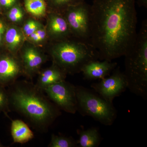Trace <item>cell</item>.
Returning a JSON list of instances; mask_svg holds the SVG:
<instances>
[{"instance_id":"obj_1","label":"cell","mask_w":147,"mask_h":147,"mask_svg":"<svg viewBox=\"0 0 147 147\" xmlns=\"http://www.w3.org/2000/svg\"><path fill=\"white\" fill-rule=\"evenodd\" d=\"M136 0H94L90 42L100 60L124 56L137 35Z\"/></svg>"},{"instance_id":"obj_2","label":"cell","mask_w":147,"mask_h":147,"mask_svg":"<svg viewBox=\"0 0 147 147\" xmlns=\"http://www.w3.org/2000/svg\"><path fill=\"white\" fill-rule=\"evenodd\" d=\"M9 94V105L30 121L35 128L45 131L60 115L59 108L35 85L15 82Z\"/></svg>"},{"instance_id":"obj_3","label":"cell","mask_w":147,"mask_h":147,"mask_svg":"<svg viewBox=\"0 0 147 147\" xmlns=\"http://www.w3.org/2000/svg\"><path fill=\"white\" fill-rule=\"evenodd\" d=\"M124 74L127 88L144 99L147 97V22L142 23L134 44L124 55Z\"/></svg>"},{"instance_id":"obj_4","label":"cell","mask_w":147,"mask_h":147,"mask_svg":"<svg viewBox=\"0 0 147 147\" xmlns=\"http://www.w3.org/2000/svg\"><path fill=\"white\" fill-rule=\"evenodd\" d=\"M50 53L53 63L67 74L81 72L85 65L99 59L98 52L90 43L73 37L53 42Z\"/></svg>"},{"instance_id":"obj_5","label":"cell","mask_w":147,"mask_h":147,"mask_svg":"<svg viewBox=\"0 0 147 147\" xmlns=\"http://www.w3.org/2000/svg\"><path fill=\"white\" fill-rule=\"evenodd\" d=\"M77 108L82 115L92 117L105 125L113 124L117 111L113 103L83 87H76Z\"/></svg>"},{"instance_id":"obj_6","label":"cell","mask_w":147,"mask_h":147,"mask_svg":"<svg viewBox=\"0 0 147 147\" xmlns=\"http://www.w3.org/2000/svg\"><path fill=\"white\" fill-rule=\"evenodd\" d=\"M63 15L68 23L72 37L90 43V5L85 1L72 6L65 11Z\"/></svg>"},{"instance_id":"obj_7","label":"cell","mask_w":147,"mask_h":147,"mask_svg":"<svg viewBox=\"0 0 147 147\" xmlns=\"http://www.w3.org/2000/svg\"><path fill=\"white\" fill-rule=\"evenodd\" d=\"M42 91L60 109L73 114L78 110L76 87L65 80L50 85Z\"/></svg>"},{"instance_id":"obj_8","label":"cell","mask_w":147,"mask_h":147,"mask_svg":"<svg viewBox=\"0 0 147 147\" xmlns=\"http://www.w3.org/2000/svg\"><path fill=\"white\" fill-rule=\"evenodd\" d=\"M91 87L103 99L113 103L114 98L126 90L127 83L124 73L118 68L110 76L92 84Z\"/></svg>"},{"instance_id":"obj_9","label":"cell","mask_w":147,"mask_h":147,"mask_svg":"<svg viewBox=\"0 0 147 147\" xmlns=\"http://www.w3.org/2000/svg\"><path fill=\"white\" fill-rule=\"evenodd\" d=\"M21 59L24 74L32 78L39 73L41 66L47 60V57L34 45L28 44L22 48Z\"/></svg>"},{"instance_id":"obj_10","label":"cell","mask_w":147,"mask_h":147,"mask_svg":"<svg viewBox=\"0 0 147 147\" xmlns=\"http://www.w3.org/2000/svg\"><path fill=\"white\" fill-rule=\"evenodd\" d=\"M47 36L53 42L68 39L72 36L70 28L63 14L50 11L47 16Z\"/></svg>"},{"instance_id":"obj_11","label":"cell","mask_w":147,"mask_h":147,"mask_svg":"<svg viewBox=\"0 0 147 147\" xmlns=\"http://www.w3.org/2000/svg\"><path fill=\"white\" fill-rule=\"evenodd\" d=\"M24 74L21 61L15 55H5L0 57V85H12Z\"/></svg>"},{"instance_id":"obj_12","label":"cell","mask_w":147,"mask_h":147,"mask_svg":"<svg viewBox=\"0 0 147 147\" xmlns=\"http://www.w3.org/2000/svg\"><path fill=\"white\" fill-rule=\"evenodd\" d=\"M117 65V63L112 61H91L83 67L82 69L84 78L88 80L101 79L109 76Z\"/></svg>"},{"instance_id":"obj_13","label":"cell","mask_w":147,"mask_h":147,"mask_svg":"<svg viewBox=\"0 0 147 147\" xmlns=\"http://www.w3.org/2000/svg\"><path fill=\"white\" fill-rule=\"evenodd\" d=\"M35 86L43 90L46 87L65 80L67 74L59 67L53 63L49 68L40 71Z\"/></svg>"},{"instance_id":"obj_14","label":"cell","mask_w":147,"mask_h":147,"mask_svg":"<svg viewBox=\"0 0 147 147\" xmlns=\"http://www.w3.org/2000/svg\"><path fill=\"white\" fill-rule=\"evenodd\" d=\"M11 133L15 143L25 144L34 138V134L26 123L21 120H12Z\"/></svg>"},{"instance_id":"obj_15","label":"cell","mask_w":147,"mask_h":147,"mask_svg":"<svg viewBox=\"0 0 147 147\" xmlns=\"http://www.w3.org/2000/svg\"><path fill=\"white\" fill-rule=\"evenodd\" d=\"M4 39L9 50L15 55L24 43L25 36L22 30L13 25L7 28Z\"/></svg>"},{"instance_id":"obj_16","label":"cell","mask_w":147,"mask_h":147,"mask_svg":"<svg viewBox=\"0 0 147 147\" xmlns=\"http://www.w3.org/2000/svg\"><path fill=\"white\" fill-rule=\"evenodd\" d=\"M79 139L77 144L80 147H96L101 142V138L98 129L95 127L87 130H79Z\"/></svg>"},{"instance_id":"obj_17","label":"cell","mask_w":147,"mask_h":147,"mask_svg":"<svg viewBox=\"0 0 147 147\" xmlns=\"http://www.w3.org/2000/svg\"><path fill=\"white\" fill-rule=\"evenodd\" d=\"M24 7L28 13L37 17L45 16L47 7L45 0H24Z\"/></svg>"},{"instance_id":"obj_18","label":"cell","mask_w":147,"mask_h":147,"mask_svg":"<svg viewBox=\"0 0 147 147\" xmlns=\"http://www.w3.org/2000/svg\"><path fill=\"white\" fill-rule=\"evenodd\" d=\"M50 11L63 14L68 7L84 2L85 0H45Z\"/></svg>"},{"instance_id":"obj_19","label":"cell","mask_w":147,"mask_h":147,"mask_svg":"<svg viewBox=\"0 0 147 147\" xmlns=\"http://www.w3.org/2000/svg\"><path fill=\"white\" fill-rule=\"evenodd\" d=\"M77 142L71 137L53 134L49 147H74L77 146Z\"/></svg>"},{"instance_id":"obj_20","label":"cell","mask_w":147,"mask_h":147,"mask_svg":"<svg viewBox=\"0 0 147 147\" xmlns=\"http://www.w3.org/2000/svg\"><path fill=\"white\" fill-rule=\"evenodd\" d=\"M8 10L7 17L11 21L18 23L23 20L24 16V11L19 2Z\"/></svg>"},{"instance_id":"obj_21","label":"cell","mask_w":147,"mask_h":147,"mask_svg":"<svg viewBox=\"0 0 147 147\" xmlns=\"http://www.w3.org/2000/svg\"><path fill=\"white\" fill-rule=\"evenodd\" d=\"M47 37H48L46 28L44 26H42L40 28L37 30L36 31L27 38L29 42L31 43L38 45L45 42Z\"/></svg>"},{"instance_id":"obj_22","label":"cell","mask_w":147,"mask_h":147,"mask_svg":"<svg viewBox=\"0 0 147 147\" xmlns=\"http://www.w3.org/2000/svg\"><path fill=\"white\" fill-rule=\"evenodd\" d=\"M42 26L38 21L34 19H29L24 24L22 30L25 36L28 37Z\"/></svg>"},{"instance_id":"obj_23","label":"cell","mask_w":147,"mask_h":147,"mask_svg":"<svg viewBox=\"0 0 147 147\" xmlns=\"http://www.w3.org/2000/svg\"><path fill=\"white\" fill-rule=\"evenodd\" d=\"M9 106V94L3 86L0 85V112H4L6 113L8 112Z\"/></svg>"},{"instance_id":"obj_24","label":"cell","mask_w":147,"mask_h":147,"mask_svg":"<svg viewBox=\"0 0 147 147\" xmlns=\"http://www.w3.org/2000/svg\"><path fill=\"white\" fill-rule=\"evenodd\" d=\"M19 2V0H0L1 7L9 9L16 3Z\"/></svg>"},{"instance_id":"obj_25","label":"cell","mask_w":147,"mask_h":147,"mask_svg":"<svg viewBox=\"0 0 147 147\" xmlns=\"http://www.w3.org/2000/svg\"><path fill=\"white\" fill-rule=\"evenodd\" d=\"M7 28L5 22L0 19V44L2 42L6 29Z\"/></svg>"},{"instance_id":"obj_26","label":"cell","mask_w":147,"mask_h":147,"mask_svg":"<svg viewBox=\"0 0 147 147\" xmlns=\"http://www.w3.org/2000/svg\"><path fill=\"white\" fill-rule=\"evenodd\" d=\"M137 4L139 7H144L145 8L147 7V0H137Z\"/></svg>"},{"instance_id":"obj_27","label":"cell","mask_w":147,"mask_h":147,"mask_svg":"<svg viewBox=\"0 0 147 147\" xmlns=\"http://www.w3.org/2000/svg\"><path fill=\"white\" fill-rule=\"evenodd\" d=\"M1 5H0V10H1Z\"/></svg>"},{"instance_id":"obj_28","label":"cell","mask_w":147,"mask_h":147,"mask_svg":"<svg viewBox=\"0 0 147 147\" xmlns=\"http://www.w3.org/2000/svg\"><path fill=\"white\" fill-rule=\"evenodd\" d=\"M1 146V144H0V146Z\"/></svg>"}]
</instances>
